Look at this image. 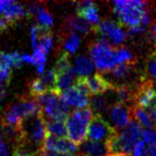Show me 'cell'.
Returning <instances> with one entry per match:
<instances>
[{"instance_id": "obj_1", "label": "cell", "mask_w": 156, "mask_h": 156, "mask_svg": "<svg viewBox=\"0 0 156 156\" xmlns=\"http://www.w3.org/2000/svg\"><path fill=\"white\" fill-rule=\"evenodd\" d=\"M141 126L131 121L125 129L113 134L105 142L107 156H131L141 136Z\"/></svg>"}, {"instance_id": "obj_2", "label": "cell", "mask_w": 156, "mask_h": 156, "mask_svg": "<svg viewBox=\"0 0 156 156\" xmlns=\"http://www.w3.org/2000/svg\"><path fill=\"white\" fill-rule=\"evenodd\" d=\"M46 137V122L41 113L23 120L20 126V139L16 146L33 149L36 152L43 148Z\"/></svg>"}, {"instance_id": "obj_3", "label": "cell", "mask_w": 156, "mask_h": 156, "mask_svg": "<svg viewBox=\"0 0 156 156\" xmlns=\"http://www.w3.org/2000/svg\"><path fill=\"white\" fill-rule=\"evenodd\" d=\"M93 111L90 107L85 109H77L69 115L65 120L66 133L69 140L75 145L85 142L90 121L93 118Z\"/></svg>"}, {"instance_id": "obj_4", "label": "cell", "mask_w": 156, "mask_h": 156, "mask_svg": "<svg viewBox=\"0 0 156 156\" xmlns=\"http://www.w3.org/2000/svg\"><path fill=\"white\" fill-rule=\"evenodd\" d=\"M114 12L118 15L120 26L136 27L141 24L144 12L147 11V3L140 0H131V1H115Z\"/></svg>"}, {"instance_id": "obj_5", "label": "cell", "mask_w": 156, "mask_h": 156, "mask_svg": "<svg viewBox=\"0 0 156 156\" xmlns=\"http://www.w3.org/2000/svg\"><path fill=\"white\" fill-rule=\"evenodd\" d=\"M44 121H62L69 116V107L62 100L60 94L51 90L38 98Z\"/></svg>"}, {"instance_id": "obj_6", "label": "cell", "mask_w": 156, "mask_h": 156, "mask_svg": "<svg viewBox=\"0 0 156 156\" xmlns=\"http://www.w3.org/2000/svg\"><path fill=\"white\" fill-rule=\"evenodd\" d=\"M89 55L101 72H108L117 65L115 48L105 39L99 38L89 46Z\"/></svg>"}, {"instance_id": "obj_7", "label": "cell", "mask_w": 156, "mask_h": 156, "mask_svg": "<svg viewBox=\"0 0 156 156\" xmlns=\"http://www.w3.org/2000/svg\"><path fill=\"white\" fill-rule=\"evenodd\" d=\"M116 133L117 129L111 126L102 115L96 114L89 122L87 136L91 141L105 143Z\"/></svg>"}, {"instance_id": "obj_8", "label": "cell", "mask_w": 156, "mask_h": 156, "mask_svg": "<svg viewBox=\"0 0 156 156\" xmlns=\"http://www.w3.org/2000/svg\"><path fill=\"white\" fill-rule=\"evenodd\" d=\"M42 149L67 155H75L77 152L76 145L69 139L65 137H55L50 134H47Z\"/></svg>"}, {"instance_id": "obj_9", "label": "cell", "mask_w": 156, "mask_h": 156, "mask_svg": "<svg viewBox=\"0 0 156 156\" xmlns=\"http://www.w3.org/2000/svg\"><path fill=\"white\" fill-rule=\"evenodd\" d=\"M0 14L6 18L12 25H15L19 20L24 18L27 14L26 9L21 4L11 1V0H1L0 1Z\"/></svg>"}, {"instance_id": "obj_10", "label": "cell", "mask_w": 156, "mask_h": 156, "mask_svg": "<svg viewBox=\"0 0 156 156\" xmlns=\"http://www.w3.org/2000/svg\"><path fill=\"white\" fill-rule=\"evenodd\" d=\"M110 118L114 124L115 129H125L129 122L133 121V114H131V107L114 104L110 109Z\"/></svg>"}, {"instance_id": "obj_11", "label": "cell", "mask_w": 156, "mask_h": 156, "mask_svg": "<svg viewBox=\"0 0 156 156\" xmlns=\"http://www.w3.org/2000/svg\"><path fill=\"white\" fill-rule=\"evenodd\" d=\"M84 81L89 94L92 96L102 95L114 88L113 84L100 73H96L93 76H85Z\"/></svg>"}, {"instance_id": "obj_12", "label": "cell", "mask_w": 156, "mask_h": 156, "mask_svg": "<svg viewBox=\"0 0 156 156\" xmlns=\"http://www.w3.org/2000/svg\"><path fill=\"white\" fill-rule=\"evenodd\" d=\"M99 8L93 1H82L78 2L76 6V14L79 18L85 20L92 26H97L100 23Z\"/></svg>"}, {"instance_id": "obj_13", "label": "cell", "mask_w": 156, "mask_h": 156, "mask_svg": "<svg viewBox=\"0 0 156 156\" xmlns=\"http://www.w3.org/2000/svg\"><path fill=\"white\" fill-rule=\"evenodd\" d=\"M62 100L68 106L75 107L77 109H85L89 107V98L83 95L75 86H71L60 94Z\"/></svg>"}, {"instance_id": "obj_14", "label": "cell", "mask_w": 156, "mask_h": 156, "mask_svg": "<svg viewBox=\"0 0 156 156\" xmlns=\"http://www.w3.org/2000/svg\"><path fill=\"white\" fill-rule=\"evenodd\" d=\"M58 41L59 48H63V51H61L66 52L68 55H72L78 50L80 46L81 37L78 35V33L62 29V31L59 34Z\"/></svg>"}, {"instance_id": "obj_15", "label": "cell", "mask_w": 156, "mask_h": 156, "mask_svg": "<svg viewBox=\"0 0 156 156\" xmlns=\"http://www.w3.org/2000/svg\"><path fill=\"white\" fill-rule=\"evenodd\" d=\"M135 63H124V64H118L113 69H111L109 73L111 78H112L113 86H120L124 85V81L128 80V78L131 75V73L133 72V66Z\"/></svg>"}, {"instance_id": "obj_16", "label": "cell", "mask_w": 156, "mask_h": 156, "mask_svg": "<svg viewBox=\"0 0 156 156\" xmlns=\"http://www.w3.org/2000/svg\"><path fill=\"white\" fill-rule=\"evenodd\" d=\"M93 27L91 24L88 23L85 20L79 18L75 15H69L65 18V21L63 23L62 29L69 30L75 33H81L83 35H87L90 32L93 31Z\"/></svg>"}, {"instance_id": "obj_17", "label": "cell", "mask_w": 156, "mask_h": 156, "mask_svg": "<svg viewBox=\"0 0 156 156\" xmlns=\"http://www.w3.org/2000/svg\"><path fill=\"white\" fill-rule=\"evenodd\" d=\"M23 117L20 112V109L16 104H11L7 107L4 111L3 119H2V125H6L12 126L15 129H20L22 125Z\"/></svg>"}, {"instance_id": "obj_18", "label": "cell", "mask_w": 156, "mask_h": 156, "mask_svg": "<svg viewBox=\"0 0 156 156\" xmlns=\"http://www.w3.org/2000/svg\"><path fill=\"white\" fill-rule=\"evenodd\" d=\"M78 156H107L105 143L91 140L85 141L80 147Z\"/></svg>"}, {"instance_id": "obj_19", "label": "cell", "mask_w": 156, "mask_h": 156, "mask_svg": "<svg viewBox=\"0 0 156 156\" xmlns=\"http://www.w3.org/2000/svg\"><path fill=\"white\" fill-rule=\"evenodd\" d=\"M113 104V100L111 96L107 95H98L93 96L90 100V108L92 111H95L97 114L101 115V113H105L110 111Z\"/></svg>"}, {"instance_id": "obj_20", "label": "cell", "mask_w": 156, "mask_h": 156, "mask_svg": "<svg viewBox=\"0 0 156 156\" xmlns=\"http://www.w3.org/2000/svg\"><path fill=\"white\" fill-rule=\"evenodd\" d=\"M94 62L88 56L80 55L75 58L74 71L81 77H85L92 73L94 70Z\"/></svg>"}, {"instance_id": "obj_21", "label": "cell", "mask_w": 156, "mask_h": 156, "mask_svg": "<svg viewBox=\"0 0 156 156\" xmlns=\"http://www.w3.org/2000/svg\"><path fill=\"white\" fill-rule=\"evenodd\" d=\"M75 77V71L73 68H69L66 71H64L60 74H57V79L55 83V88L53 91L57 92L58 94H61V92L64 91L65 89L71 87L72 82L74 81Z\"/></svg>"}, {"instance_id": "obj_22", "label": "cell", "mask_w": 156, "mask_h": 156, "mask_svg": "<svg viewBox=\"0 0 156 156\" xmlns=\"http://www.w3.org/2000/svg\"><path fill=\"white\" fill-rule=\"evenodd\" d=\"M131 114H133V119H134L135 122L141 128H144L145 129H151L154 128L149 114L144 111V109L139 108L137 106H133L131 107Z\"/></svg>"}, {"instance_id": "obj_23", "label": "cell", "mask_w": 156, "mask_h": 156, "mask_svg": "<svg viewBox=\"0 0 156 156\" xmlns=\"http://www.w3.org/2000/svg\"><path fill=\"white\" fill-rule=\"evenodd\" d=\"M47 134L55 137H64L66 135V126L62 121H44Z\"/></svg>"}, {"instance_id": "obj_24", "label": "cell", "mask_w": 156, "mask_h": 156, "mask_svg": "<svg viewBox=\"0 0 156 156\" xmlns=\"http://www.w3.org/2000/svg\"><path fill=\"white\" fill-rule=\"evenodd\" d=\"M48 91H51V90L44 83L41 77L32 79L29 82V93H30V96L34 99H38Z\"/></svg>"}, {"instance_id": "obj_25", "label": "cell", "mask_w": 156, "mask_h": 156, "mask_svg": "<svg viewBox=\"0 0 156 156\" xmlns=\"http://www.w3.org/2000/svg\"><path fill=\"white\" fill-rule=\"evenodd\" d=\"M141 78L152 82H156V47L154 48V51L147 57L145 62L144 74L141 76Z\"/></svg>"}, {"instance_id": "obj_26", "label": "cell", "mask_w": 156, "mask_h": 156, "mask_svg": "<svg viewBox=\"0 0 156 156\" xmlns=\"http://www.w3.org/2000/svg\"><path fill=\"white\" fill-rule=\"evenodd\" d=\"M115 57H116L117 65L124 63H135L136 58L135 55L126 47L115 48Z\"/></svg>"}, {"instance_id": "obj_27", "label": "cell", "mask_w": 156, "mask_h": 156, "mask_svg": "<svg viewBox=\"0 0 156 156\" xmlns=\"http://www.w3.org/2000/svg\"><path fill=\"white\" fill-rule=\"evenodd\" d=\"M36 17H37V21H38V23H39V26L43 27V28H46V29H50L52 26L53 18L46 7L41 8Z\"/></svg>"}, {"instance_id": "obj_28", "label": "cell", "mask_w": 156, "mask_h": 156, "mask_svg": "<svg viewBox=\"0 0 156 156\" xmlns=\"http://www.w3.org/2000/svg\"><path fill=\"white\" fill-rule=\"evenodd\" d=\"M69 68H71L70 61H69V55L64 51H60L53 69L55 70L56 74H60V73L66 71Z\"/></svg>"}, {"instance_id": "obj_29", "label": "cell", "mask_w": 156, "mask_h": 156, "mask_svg": "<svg viewBox=\"0 0 156 156\" xmlns=\"http://www.w3.org/2000/svg\"><path fill=\"white\" fill-rule=\"evenodd\" d=\"M41 79L46 84L50 90H55V83L57 79V74L55 69H50L46 72H44V74L41 77Z\"/></svg>"}, {"instance_id": "obj_30", "label": "cell", "mask_w": 156, "mask_h": 156, "mask_svg": "<svg viewBox=\"0 0 156 156\" xmlns=\"http://www.w3.org/2000/svg\"><path fill=\"white\" fill-rule=\"evenodd\" d=\"M133 156H149L148 151H147L145 143L142 141H139L136 146H135L133 151Z\"/></svg>"}, {"instance_id": "obj_31", "label": "cell", "mask_w": 156, "mask_h": 156, "mask_svg": "<svg viewBox=\"0 0 156 156\" xmlns=\"http://www.w3.org/2000/svg\"><path fill=\"white\" fill-rule=\"evenodd\" d=\"M34 151H30L28 148L22 146H15L12 156H33Z\"/></svg>"}, {"instance_id": "obj_32", "label": "cell", "mask_w": 156, "mask_h": 156, "mask_svg": "<svg viewBox=\"0 0 156 156\" xmlns=\"http://www.w3.org/2000/svg\"><path fill=\"white\" fill-rule=\"evenodd\" d=\"M10 84V80L5 79L1 74H0V101L4 99V97L6 96V88L7 86Z\"/></svg>"}, {"instance_id": "obj_33", "label": "cell", "mask_w": 156, "mask_h": 156, "mask_svg": "<svg viewBox=\"0 0 156 156\" xmlns=\"http://www.w3.org/2000/svg\"><path fill=\"white\" fill-rule=\"evenodd\" d=\"M42 8V6L40 5L39 3H32L28 6V8L26 9L27 15L29 16H37L38 12L40 11V9Z\"/></svg>"}, {"instance_id": "obj_34", "label": "cell", "mask_w": 156, "mask_h": 156, "mask_svg": "<svg viewBox=\"0 0 156 156\" xmlns=\"http://www.w3.org/2000/svg\"><path fill=\"white\" fill-rule=\"evenodd\" d=\"M3 137L4 136H3L2 129H0V156H9L8 151H7L6 144H5V141H4Z\"/></svg>"}, {"instance_id": "obj_35", "label": "cell", "mask_w": 156, "mask_h": 156, "mask_svg": "<svg viewBox=\"0 0 156 156\" xmlns=\"http://www.w3.org/2000/svg\"><path fill=\"white\" fill-rule=\"evenodd\" d=\"M12 26H13L12 25V23H10L6 18L0 16V32H5L9 28H11Z\"/></svg>"}, {"instance_id": "obj_36", "label": "cell", "mask_w": 156, "mask_h": 156, "mask_svg": "<svg viewBox=\"0 0 156 156\" xmlns=\"http://www.w3.org/2000/svg\"><path fill=\"white\" fill-rule=\"evenodd\" d=\"M21 58H22L23 61H25V62H27V63L36 65V61H35V58H34V56H33V55H27V53H22Z\"/></svg>"}, {"instance_id": "obj_37", "label": "cell", "mask_w": 156, "mask_h": 156, "mask_svg": "<svg viewBox=\"0 0 156 156\" xmlns=\"http://www.w3.org/2000/svg\"><path fill=\"white\" fill-rule=\"evenodd\" d=\"M148 111H149L148 114H149V116L151 118V121H152V122H153V126H154V129H156V107H154V108L150 109Z\"/></svg>"}, {"instance_id": "obj_38", "label": "cell", "mask_w": 156, "mask_h": 156, "mask_svg": "<svg viewBox=\"0 0 156 156\" xmlns=\"http://www.w3.org/2000/svg\"><path fill=\"white\" fill-rule=\"evenodd\" d=\"M42 150H43L44 156H74V155H67V154H60V153L51 152V151H46V150H44V149H42Z\"/></svg>"}, {"instance_id": "obj_39", "label": "cell", "mask_w": 156, "mask_h": 156, "mask_svg": "<svg viewBox=\"0 0 156 156\" xmlns=\"http://www.w3.org/2000/svg\"><path fill=\"white\" fill-rule=\"evenodd\" d=\"M33 156H44V155L43 150H42V149H40L39 151H36V152H34Z\"/></svg>"}, {"instance_id": "obj_40", "label": "cell", "mask_w": 156, "mask_h": 156, "mask_svg": "<svg viewBox=\"0 0 156 156\" xmlns=\"http://www.w3.org/2000/svg\"><path fill=\"white\" fill-rule=\"evenodd\" d=\"M155 47H156V46H155Z\"/></svg>"}]
</instances>
